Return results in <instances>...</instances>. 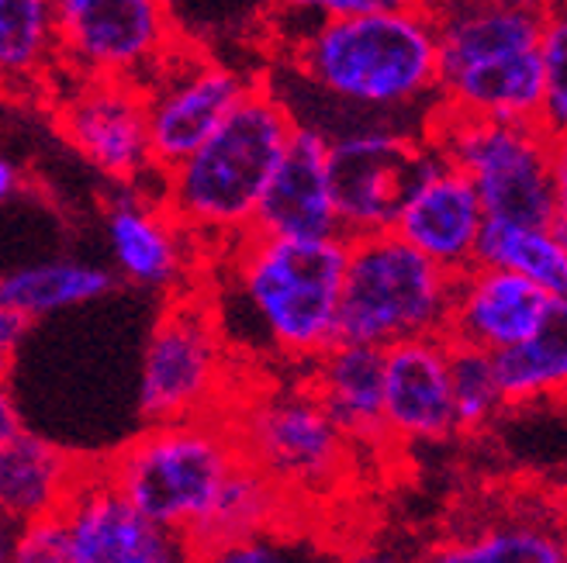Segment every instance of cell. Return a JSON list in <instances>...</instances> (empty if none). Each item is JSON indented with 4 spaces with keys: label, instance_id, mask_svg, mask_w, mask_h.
<instances>
[{
    "label": "cell",
    "instance_id": "1",
    "mask_svg": "<svg viewBox=\"0 0 567 563\" xmlns=\"http://www.w3.org/2000/svg\"><path fill=\"white\" fill-rule=\"evenodd\" d=\"M298 118L270 87L252 83L243 104L174 170L163 174V205L190 239L233 246L252 232L260 201L295 138Z\"/></svg>",
    "mask_w": 567,
    "mask_h": 563
},
{
    "label": "cell",
    "instance_id": "2",
    "mask_svg": "<svg viewBox=\"0 0 567 563\" xmlns=\"http://www.w3.org/2000/svg\"><path fill=\"white\" fill-rule=\"evenodd\" d=\"M316 91L360 111H399L440 94L436 8L326 14L291 55Z\"/></svg>",
    "mask_w": 567,
    "mask_h": 563
},
{
    "label": "cell",
    "instance_id": "3",
    "mask_svg": "<svg viewBox=\"0 0 567 563\" xmlns=\"http://www.w3.org/2000/svg\"><path fill=\"white\" fill-rule=\"evenodd\" d=\"M233 249L236 291L267 343L288 359L316 363L339 343V304L350 260L347 236L288 239L249 232Z\"/></svg>",
    "mask_w": 567,
    "mask_h": 563
},
{
    "label": "cell",
    "instance_id": "4",
    "mask_svg": "<svg viewBox=\"0 0 567 563\" xmlns=\"http://www.w3.org/2000/svg\"><path fill=\"white\" fill-rule=\"evenodd\" d=\"M440 18V101L481 118L540 122L544 18L495 0H457Z\"/></svg>",
    "mask_w": 567,
    "mask_h": 563
},
{
    "label": "cell",
    "instance_id": "5",
    "mask_svg": "<svg viewBox=\"0 0 567 563\" xmlns=\"http://www.w3.org/2000/svg\"><path fill=\"white\" fill-rule=\"evenodd\" d=\"M243 460L233 421L194 418L150 426L104 463V473L150 519L187 540Z\"/></svg>",
    "mask_w": 567,
    "mask_h": 563
},
{
    "label": "cell",
    "instance_id": "6",
    "mask_svg": "<svg viewBox=\"0 0 567 563\" xmlns=\"http://www.w3.org/2000/svg\"><path fill=\"white\" fill-rule=\"evenodd\" d=\"M457 273L425 257L399 232L350 239L339 304V335L394 346L419 335H446Z\"/></svg>",
    "mask_w": 567,
    "mask_h": 563
},
{
    "label": "cell",
    "instance_id": "7",
    "mask_svg": "<svg viewBox=\"0 0 567 563\" xmlns=\"http://www.w3.org/2000/svg\"><path fill=\"white\" fill-rule=\"evenodd\" d=\"M422 135L474 180L488 218L550 225L554 194V135L540 122H502L436 104Z\"/></svg>",
    "mask_w": 567,
    "mask_h": 563
},
{
    "label": "cell",
    "instance_id": "8",
    "mask_svg": "<svg viewBox=\"0 0 567 563\" xmlns=\"http://www.w3.org/2000/svg\"><path fill=\"white\" fill-rule=\"evenodd\" d=\"M443 153L425 135L363 125L329 135V180L347 239L391 232L409 197L430 180Z\"/></svg>",
    "mask_w": 567,
    "mask_h": 563
},
{
    "label": "cell",
    "instance_id": "9",
    "mask_svg": "<svg viewBox=\"0 0 567 563\" xmlns=\"http://www.w3.org/2000/svg\"><path fill=\"white\" fill-rule=\"evenodd\" d=\"M243 457L288 494H322L343 481L347 442H353L316 387L257 394L233 421Z\"/></svg>",
    "mask_w": 567,
    "mask_h": 563
},
{
    "label": "cell",
    "instance_id": "10",
    "mask_svg": "<svg viewBox=\"0 0 567 563\" xmlns=\"http://www.w3.org/2000/svg\"><path fill=\"white\" fill-rule=\"evenodd\" d=\"M229 384L225 335L212 307L174 301L150 332L138 374V415L146 426L215 418Z\"/></svg>",
    "mask_w": 567,
    "mask_h": 563
},
{
    "label": "cell",
    "instance_id": "11",
    "mask_svg": "<svg viewBox=\"0 0 567 563\" xmlns=\"http://www.w3.org/2000/svg\"><path fill=\"white\" fill-rule=\"evenodd\" d=\"M60 73L146 83L181 45L169 0H55Z\"/></svg>",
    "mask_w": 567,
    "mask_h": 563
},
{
    "label": "cell",
    "instance_id": "12",
    "mask_svg": "<svg viewBox=\"0 0 567 563\" xmlns=\"http://www.w3.org/2000/svg\"><path fill=\"white\" fill-rule=\"evenodd\" d=\"M70 83L52 104L63 143L118 187H135L156 170L146 87L115 76H70Z\"/></svg>",
    "mask_w": 567,
    "mask_h": 563
},
{
    "label": "cell",
    "instance_id": "13",
    "mask_svg": "<svg viewBox=\"0 0 567 563\" xmlns=\"http://www.w3.org/2000/svg\"><path fill=\"white\" fill-rule=\"evenodd\" d=\"M142 87L150 104L153 159L163 177L233 115L252 91V80L202 52L187 55L174 49Z\"/></svg>",
    "mask_w": 567,
    "mask_h": 563
},
{
    "label": "cell",
    "instance_id": "14",
    "mask_svg": "<svg viewBox=\"0 0 567 563\" xmlns=\"http://www.w3.org/2000/svg\"><path fill=\"white\" fill-rule=\"evenodd\" d=\"M55 515L66 532V563H174L190 556L181 532L150 519L104 467H83Z\"/></svg>",
    "mask_w": 567,
    "mask_h": 563
},
{
    "label": "cell",
    "instance_id": "15",
    "mask_svg": "<svg viewBox=\"0 0 567 563\" xmlns=\"http://www.w3.org/2000/svg\"><path fill=\"white\" fill-rule=\"evenodd\" d=\"M446 335H419L384 350L388 436L402 442H440L457 429Z\"/></svg>",
    "mask_w": 567,
    "mask_h": 563
},
{
    "label": "cell",
    "instance_id": "16",
    "mask_svg": "<svg viewBox=\"0 0 567 563\" xmlns=\"http://www.w3.org/2000/svg\"><path fill=\"white\" fill-rule=\"evenodd\" d=\"M550 301L554 294L523 273L474 263L471 270L457 273L446 340L502 353L540 329Z\"/></svg>",
    "mask_w": 567,
    "mask_h": 563
},
{
    "label": "cell",
    "instance_id": "17",
    "mask_svg": "<svg viewBox=\"0 0 567 563\" xmlns=\"http://www.w3.org/2000/svg\"><path fill=\"white\" fill-rule=\"evenodd\" d=\"M252 232L288 239L343 236L329 180V135L316 125L298 122L291 146L260 201Z\"/></svg>",
    "mask_w": 567,
    "mask_h": 563
},
{
    "label": "cell",
    "instance_id": "18",
    "mask_svg": "<svg viewBox=\"0 0 567 563\" xmlns=\"http://www.w3.org/2000/svg\"><path fill=\"white\" fill-rule=\"evenodd\" d=\"M488 225V211L474 180L453 163H440L412 197L394 225V232L419 246L453 273H464L477 263L481 232Z\"/></svg>",
    "mask_w": 567,
    "mask_h": 563
},
{
    "label": "cell",
    "instance_id": "19",
    "mask_svg": "<svg viewBox=\"0 0 567 563\" xmlns=\"http://www.w3.org/2000/svg\"><path fill=\"white\" fill-rule=\"evenodd\" d=\"M107 249L118 273L135 288L166 291L177 288L187 270L190 232L169 215V208L146 197L122 194L104 211Z\"/></svg>",
    "mask_w": 567,
    "mask_h": 563
},
{
    "label": "cell",
    "instance_id": "20",
    "mask_svg": "<svg viewBox=\"0 0 567 563\" xmlns=\"http://www.w3.org/2000/svg\"><path fill=\"white\" fill-rule=\"evenodd\" d=\"M311 387L353 442H381L384 418V346L339 340L311 363Z\"/></svg>",
    "mask_w": 567,
    "mask_h": 563
},
{
    "label": "cell",
    "instance_id": "21",
    "mask_svg": "<svg viewBox=\"0 0 567 563\" xmlns=\"http://www.w3.org/2000/svg\"><path fill=\"white\" fill-rule=\"evenodd\" d=\"M83 473L63 446H52L28 429L0 439V504L14 525L55 515L73 494Z\"/></svg>",
    "mask_w": 567,
    "mask_h": 563
},
{
    "label": "cell",
    "instance_id": "22",
    "mask_svg": "<svg viewBox=\"0 0 567 563\" xmlns=\"http://www.w3.org/2000/svg\"><path fill=\"white\" fill-rule=\"evenodd\" d=\"M288 498L291 494L277 481H270L260 467L243 460L239 470L225 481L205 522L187 536L190 556H215L221 546L260 536V532L274 529L280 512L288 509Z\"/></svg>",
    "mask_w": 567,
    "mask_h": 563
},
{
    "label": "cell",
    "instance_id": "23",
    "mask_svg": "<svg viewBox=\"0 0 567 563\" xmlns=\"http://www.w3.org/2000/svg\"><path fill=\"white\" fill-rule=\"evenodd\" d=\"M0 73L8 91H39L60 73L55 0H0Z\"/></svg>",
    "mask_w": 567,
    "mask_h": 563
},
{
    "label": "cell",
    "instance_id": "24",
    "mask_svg": "<svg viewBox=\"0 0 567 563\" xmlns=\"http://www.w3.org/2000/svg\"><path fill=\"white\" fill-rule=\"evenodd\" d=\"M118 288V277L107 267L80 263V260H45L28 263L0 280V304H11L35 322L66 307L101 301Z\"/></svg>",
    "mask_w": 567,
    "mask_h": 563
},
{
    "label": "cell",
    "instance_id": "25",
    "mask_svg": "<svg viewBox=\"0 0 567 563\" xmlns=\"http://www.w3.org/2000/svg\"><path fill=\"white\" fill-rule=\"evenodd\" d=\"M508 405H529L567 394V298H554L550 312L523 343L495 353Z\"/></svg>",
    "mask_w": 567,
    "mask_h": 563
},
{
    "label": "cell",
    "instance_id": "26",
    "mask_svg": "<svg viewBox=\"0 0 567 563\" xmlns=\"http://www.w3.org/2000/svg\"><path fill=\"white\" fill-rule=\"evenodd\" d=\"M477 263L523 273L554 298H567V246L550 225L488 218L477 246Z\"/></svg>",
    "mask_w": 567,
    "mask_h": 563
},
{
    "label": "cell",
    "instance_id": "27",
    "mask_svg": "<svg viewBox=\"0 0 567 563\" xmlns=\"http://www.w3.org/2000/svg\"><path fill=\"white\" fill-rule=\"evenodd\" d=\"M450 377H453V405H457L461 432H481L502 408H508L495 353L453 343Z\"/></svg>",
    "mask_w": 567,
    "mask_h": 563
},
{
    "label": "cell",
    "instance_id": "28",
    "mask_svg": "<svg viewBox=\"0 0 567 563\" xmlns=\"http://www.w3.org/2000/svg\"><path fill=\"white\" fill-rule=\"evenodd\" d=\"M433 560L443 563H564L567 543L550 536L544 529L513 525L481 532L474 540L446 543L433 553Z\"/></svg>",
    "mask_w": 567,
    "mask_h": 563
},
{
    "label": "cell",
    "instance_id": "29",
    "mask_svg": "<svg viewBox=\"0 0 567 563\" xmlns=\"http://www.w3.org/2000/svg\"><path fill=\"white\" fill-rule=\"evenodd\" d=\"M544 66H547V87L540 125L557 138L567 135V0L544 14Z\"/></svg>",
    "mask_w": 567,
    "mask_h": 563
},
{
    "label": "cell",
    "instance_id": "30",
    "mask_svg": "<svg viewBox=\"0 0 567 563\" xmlns=\"http://www.w3.org/2000/svg\"><path fill=\"white\" fill-rule=\"evenodd\" d=\"M8 560H14V563H66V532H63L60 515L18 525V536L11 543Z\"/></svg>",
    "mask_w": 567,
    "mask_h": 563
},
{
    "label": "cell",
    "instance_id": "31",
    "mask_svg": "<svg viewBox=\"0 0 567 563\" xmlns=\"http://www.w3.org/2000/svg\"><path fill=\"white\" fill-rule=\"evenodd\" d=\"M550 163H554V194H557V215L550 221V229L567 246V135L554 138Z\"/></svg>",
    "mask_w": 567,
    "mask_h": 563
},
{
    "label": "cell",
    "instance_id": "32",
    "mask_svg": "<svg viewBox=\"0 0 567 563\" xmlns=\"http://www.w3.org/2000/svg\"><path fill=\"white\" fill-rule=\"evenodd\" d=\"M215 560H225V563H280L284 560V550L260 540V536H249V540H239V543H229L215 553Z\"/></svg>",
    "mask_w": 567,
    "mask_h": 563
},
{
    "label": "cell",
    "instance_id": "33",
    "mask_svg": "<svg viewBox=\"0 0 567 563\" xmlns=\"http://www.w3.org/2000/svg\"><path fill=\"white\" fill-rule=\"evenodd\" d=\"M430 8V0H326L322 14H374V11H409Z\"/></svg>",
    "mask_w": 567,
    "mask_h": 563
},
{
    "label": "cell",
    "instance_id": "34",
    "mask_svg": "<svg viewBox=\"0 0 567 563\" xmlns=\"http://www.w3.org/2000/svg\"><path fill=\"white\" fill-rule=\"evenodd\" d=\"M32 325H35L32 315L18 312V307H11V304H0V350H4V353H14Z\"/></svg>",
    "mask_w": 567,
    "mask_h": 563
},
{
    "label": "cell",
    "instance_id": "35",
    "mask_svg": "<svg viewBox=\"0 0 567 563\" xmlns=\"http://www.w3.org/2000/svg\"><path fill=\"white\" fill-rule=\"evenodd\" d=\"M21 190V166H14L11 159H0V197L11 201Z\"/></svg>",
    "mask_w": 567,
    "mask_h": 563
},
{
    "label": "cell",
    "instance_id": "36",
    "mask_svg": "<svg viewBox=\"0 0 567 563\" xmlns=\"http://www.w3.org/2000/svg\"><path fill=\"white\" fill-rule=\"evenodd\" d=\"M21 429H24V426H21V418H18V411H14V405H11L8 398H0V439H14Z\"/></svg>",
    "mask_w": 567,
    "mask_h": 563
},
{
    "label": "cell",
    "instance_id": "37",
    "mask_svg": "<svg viewBox=\"0 0 567 563\" xmlns=\"http://www.w3.org/2000/svg\"><path fill=\"white\" fill-rule=\"evenodd\" d=\"M495 4H502V8H513V11H526V14H547L557 0H495Z\"/></svg>",
    "mask_w": 567,
    "mask_h": 563
},
{
    "label": "cell",
    "instance_id": "38",
    "mask_svg": "<svg viewBox=\"0 0 567 563\" xmlns=\"http://www.w3.org/2000/svg\"><path fill=\"white\" fill-rule=\"evenodd\" d=\"M280 11H326V0H270Z\"/></svg>",
    "mask_w": 567,
    "mask_h": 563
}]
</instances>
